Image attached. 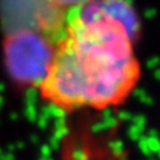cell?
<instances>
[{"label": "cell", "instance_id": "cell-2", "mask_svg": "<svg viewBox=\"0 0 160 160\" xmlns=\"http://www.w3.org/2000/svg\"><path fill=\"white\" fill-rule=\"evenodd\" d=\"M3 33V62L8 76L20 87L36 89L48 69L55 42L32 28Z\"/></svg>", "mask_w": 160, "mask_h": 160}, {"label": "cell", "instance_id": "cell-1", "mask_svg": "<svg viewBox=\"0 0 160 160\" xmlns=\"http://www.w3.org/2000/svg\"><path fill=\"white\" fill-rule=\"evenodd\" d=\"M139 33L131 2L89 0L68 15L39 96L67 113L120 107L142 78L135 53Z\"/></svg>", "mask_w": 160, "mask_h": 160}]
</instances>
